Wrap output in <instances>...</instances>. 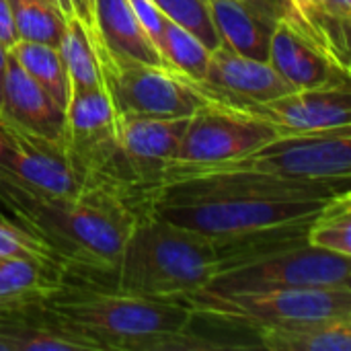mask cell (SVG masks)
<instances>
[{"label":"cell","mask_w":351,"mask_h":351,"mask_svg":"<svg viewBox=\"0 0 351 351\" xmlns=\"http://www.w3.org/2000/svg\"><path fill=\"white\" fill-rule=\"evenodd\" d=\"M350 276V257L313 247L306 243V232H298L224 265L199 290L208 294H234L282 288H337L351 286Z\"/></svg>","instance_id":"4"},{"label":"cell","mask_w":351,"mask_h":351,"mask_svg":"<svg viewBox=\"0 0 351 351\" xmlns=\"http://www.w3.org/2000/svg\"><path fill=\"white\" fill-rule=\"evenodd\" d=\"M53 2H56V0H53ZM56 4H58V2H56Z\"/></svg>","instance_id":"32"},{"label":"cell","mask_w":351,"mask_h":351,"mask_svg":"<svg viewBox=\"0 0 351 351\" xmlns=\"http://www.w3.org/2000/svg\"><path fill=\"white\" fill-rule=\"evenodd\" d=\"M329 199L317 197H214L187 204H148L165 222L212 239H234L311 222Z\"/></svg>","instance_id":"6"},{"label":"cell","mask_w":351,"mask_h":351,"mask_svg":"<svg viewBox=\"0 0 351 351\" xmlns=\"http://www.w3.org/2000/svg\"><path fill=\"white\" fill-rule=\"evenodd\" d=\"M267 121L278 136H300L351 125L350 82L302 88L245 109Z\"/></svg>","instance_id":"13"},{"label":"cell","mask_w":351,"mask_h":351,"mask_svg":"<svg viewBox=\"0 0 351 351\" xmlns=\"http://www.w3.org/2000/svg\"><path fill=\"white\" fill-rule=\"evenodd\" d=\"M191 82L206 103H216L239 111L296 90L274 70L267 60H253L224 45H218L210 53L204 80Z\"/></svg>","instance_id":"12"},{"label":"cell","mask_w":351,"mask_h":351,"mask_svg":"<svg viewBox=\"0 0 351 351\" xmlns=\"http://www.w3.org/2000/svg\"><path fill=\"white\" fill-rule=\"evenodd\" d=\"M6 60L8 49L0 43V109H2V97H4V80H6Z\"/></svg>","instance_id":"30"},{"label":"cell","mask_w":351,"mask_h":351,"mask_svg":"<svg viewBox=\"0 0 351 351\" xmlns=\"http://www.w3.org/2000/svg\"><path fill=\"white\" fill-rule=\"evenodd\" d=\"M0 259H31L62 269L66 274V267L60 257L39 237L6 220H0Z\"/></svg>","instance_id":"26"},{"label":"cell","mask_w":351,"mask_h":351,"mask_svg":"<svg viewBox=\"0 0 351 351\" xmlns=\"http://www.w3.org/2000/svg\"><path fill=\"white\" fill-rule=\"evenodd\" d=\"M58 51L68 74L70 93H82L101 86L99 64L95 58L88 27L76 14L68 16Z\"/></svg>","instance_id":"21"},{"label":"cell","mask_w":351,"mask_h":351,"mask_svg":"<svg viewBox=\"0 0 351 351\" xmlns=\"http://www.w3.org/2000/svg\"><path fill=\"white\" fill-rule=\"evenodd\" d=\"M306 243L337 255H351V193L331 197L311 220Z\"/></svg>","instance_id":"23"},{"label":"cell","mask_w":351,"mask_h":351,"mask_svg":"<svg viewBox=\"0 0 351 351\" xmlns=\"http://www.w3.org/2000/svg\"><path fill=\"white\" fill-rule=\"evenodd\" d=\"M351 319L269 325L255 329L257 348L269 351H351Z\"/></svg>","instance_id":"18"},{"label":"cell","mask_w":351,"mask_h":351,"mask_svg":"<svg viewBox=\"0 0 351 351\" xmlns=\"http://www.w3.org/2000/svg\"><path fill=\"white\" fill-rule=\"evenodd\" d=\"M16 41H19V37H16V29H14L10 0H0V43L6 49H10Z\"/></svg>","instance_id":"28"},{"label":"cell","mask_w":351,"mask_h":351,"mask_svg":"<svg viewBox=\"0 0 351 351\" xmlns=\"http://www.w3.org/2000/svg\"><path fill=\"white\" fill-rule=\"evenodd\" d=\"M88 35L115 117H189L206 103L183 74L113 56L90 31Z\"/></svg>","instance_id":"7"},{"label":"cell","mask_w":351,"mask_h":351,"mask_svg":"<svg viewBox=\"0 0 351 351\" xmlns=\"http://www.w3.org/2000/svg\"><path fill=\"white\" fill-rule=\"evenodd\" d=\"M187 304L195 315L245 329L269 325L351 319V288H282L263 292H193Z\"/></svg>","instance_id":"5"},{"label":"cell","mask_w":351,"mask_h":351,"mask_svg":"<svg viewBox=\"0 0 351 351\" xmlns=\"http://www.w3.org/2000/svg\"><path fill=\"white\" fill-rule=\"evenodd\" d=\"M278 138L263 119L216 103H204L187 119L173 165L208 167L239 158Z\"/></svg>","instance_id":"9"},{"label":"cell","mask_w":351,"mask_h":351,"mask_svg":"<svg viewBox=\"0 0 351 351\" xmlns=\"http://www.w3.org/2000/svg\"><path fill=\"white\" fill-rule=\"evenodd\" d=\"M14 60L23 66V70L62 107H68L70 101V82L62 62L58 47H49L43 43L16 41L8 49Z\"/></svg>","instance_id":"20"},{"label":"cell","mask_w":351,"mask_h":351,"mask_svg":"<svg viewBox=\"0 0 351 351\" xmlns=\"http://www.w3.org/2000/svg\"><path fill=\"white\" fill-rule=\"evenodd\" d=\"M152 2L158 6L165 19L193 33L210 51H214L222 43L208 0H152Z\"/></svg>","instance_id":"25"},{"label":"cell","mask_w":351,"mask_h":351,"mask_svg":"<svg viewBox=\"0 0 351 351\" xmlns=\"http://www.w3.org/2000/svg\"><path fill=\"white\" fill-rule=\"evenodd\" d=\"M158 51L171 70L195 82L204 80L212 51L187 29L167 19L158 41Z\"/></svg>","instance_id":"24"},{"label":"cell","mask_w":351,"mask_h":351,"mask_svg":"<svg viewBox=\"0 0 351 351\" xmlns=\"http://www.w3.org/2000/svg\"><path fill=\"white\" fill-rule=\"evenodd\" d=\"M189 117H117V150L125 187L154 189L175 160Z\"/></svg>","instance_id":"11"},{"label":"cell","mask_w":351,"mask_h":351,"mask_svg":"<svg viewBox=\"0 0 351 351\" xmlns=\"http://www.w3.org/2000/svg\"><path fill=\"white\" fill-rule=\"evenodd\" d=\"M0 117L39 136L47 142L68 148V119L62 109L14 60L8 51L6 80Z\"/></svg>","instance_id":"15"},{"label":"cell","mask_w":351,"mask_h":351,"mask_svg":"<svg viewBox=\"0 0 351 351\" xmlns=\"http://www.w3.org/2000/svg\"><path fill=\"white\" fill-rule=\"evenodd\" d=\"M230 169L255 171L288 179H350L351 125L300 136H278L261 148L220 165L181 167L169 162L160 183H167L185 173Z\"/></svg>","instance_id":"8"},{"label":"cell","mask_w":351,"mask_h":351,"mask_svg":"<svg viewBox=\"0 0 351 351\" xmlns=\"http://www.w3.org/2000/svg\"><path fill=\"white\" fill-rule=\"evenodd\" d=\"M113 185L88 187L76 197H62L29 187L0 171V208L23 228L39 237L64 263L66 271L115 274L138 216Z\"/></svg>","instance_id":"1"},{"label":"cell","mask_w":351,"mask_h":351,"mask_svg":"<svg viewBox=\"0 0 351 351\" xmlns=\"http://www.w3.org/2000/svg\"><path fill=\"white\" fill-rule=\"evenodd\" d=\"M134 16L138 19L140 27L146 31V35L154 41V45L158 47L160 35H162V27H165V14L158 10V6L152 0H128Z\"/></svg>","instance_id":"27"},{"label":"cell","mask_w":351,"mask_h":351,"mask_svg":"<svg viewBox=\"0 0 351 351\" xmlns=\"http://www.w3.org/2000/svg\"><path fill=\"white\" fill-rule=\"evenodd\" d=\"M88 31L113 56L150 66H167L158 47L134 16L128 0H93V27Z\"/></svg>","instance_id":"17"},{"label":"cell","mask_w":351,"mask_h":351,"mask_svg":"<svg viewBox=\"0 0 351 351\" xmlns=\"http://www.w3.org/2000/svg\"><path fill=\"white\" fill-rule=\"evenodd\" d=\"M56 2H58V6L64 10V14H66V16H72V14H74V10H72V2H70V0H56Z\"/></svg>","instance_id":"31"},{"label":"cell","mask_w":351,"mask_h":351,"mask_svg":"<svg viewBox=\"0 0 351 351\" xmlns=\"http://www.w3.org/2000/svg\"><path fill=\"white\" fill-rule=\"evenodd\" d=\"M0 171L29 187L62 197H76L88 187H97L68 148L33 136L4 117H0Z\"/></svg>","instance_id":"10"},{"label":"cell","mask_w":351,"mask_h":351,"mask_svg":"<svg viewBox=\"0 0 351 351\" xmlns=\"http://www.w3.org/2000/svg\"><path fill=\"white\" fill-rule=\"evenodd\" d=\"M222 269L218 241L165 222L144 210L136 216L117 263V292L185 300Z\"/></svg>","instance_id":"3"},{"label":"cell","mask_w":351,"mask_h":351,"mask_svg":"<svg viewBox=\"0 0 351 351\" xmlns=\"http://www.w3.org/2000/svg\"><path fill=\"white\" fill-rule=\"evenodd\" d=\"M267 62L296 90L350 82V72L339 68L288 21H282L274 31Z\"/></svg>","instance_id":"16"},{"label":"cell","mask_w":351,"mask_h":351,"mask_svg":"<svg viewBox=\"0 0 351 351\" xmlns=\"http://www.w3.org/2000/svg\"><path fill=\"white\" fill-rule=\"evenodd\" d=\"M220 45L267 60L276 27L288 16V0H208Z\"/></svg>","instance_id":"14"},{"label":"cell","mask_w":351,"mask_h":351,"mask_svg":"<svg viewBox=\"0 0 351 351\" xmlns=\"http://www.w3.org/2000/svg\"><path fill=\"white\" fill-rule=\"evenodd\" d=\"M41 306L93 350H218L216 343L189 331L195 313L185 300L82 290L68 296L58 292Z\"/></svg>","instance_id":"2"},{"label":"cell","mask_w":351,"mask_h":351,"mask_svg":"<svg viewBox=\"0 0 351 351\" xmlns=\"http://www.w3.org/2000/svg\"><path fill=\"white\" fill-rule=\"evenodd\" d=\"M74 14L90 29L93 27V0H70Z\"/></svg>","instance_id":"29"},{"label":"cell","mask_w":351,"mask_h":351,"mask_svg":"<svg viewBox=\"0 0 351 351\" xmlns=\"http://www.w3.org/2000/svg\"><path fill=\"white\" fill-rule=\"evenodd\" d=\"M62 269L31 259H0V306L39 304L62 290Z\"/></svg>","instance_id":"19"},{"label":"cell","mask_w":351,"mask_h":351,"mask_svg":"<svg viewBox=\"0 0 351 351\" xmlns=\"http://www.w3.org/2000/svg\"><path fill=\"white\" fill-rule=\"evenodd\" d=\"M19 41L58 47L68 16L53 0H10Z\"/></svg>","instance_id":"22"}]
</instances>
